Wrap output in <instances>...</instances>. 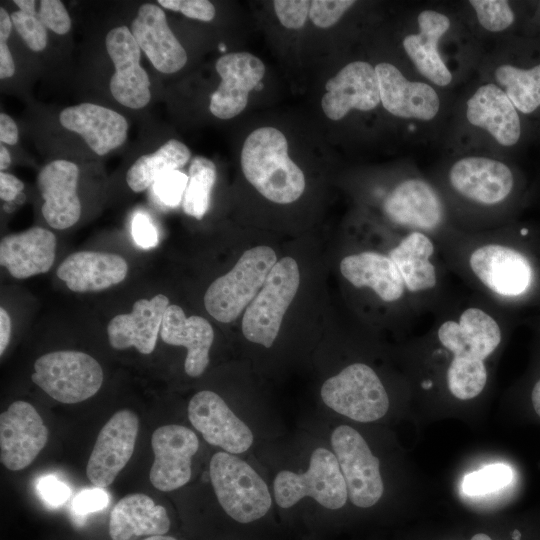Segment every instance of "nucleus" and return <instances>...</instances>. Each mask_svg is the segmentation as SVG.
<instances>
[{
  "mask_svg": "<svg viewBox=\"0 0 540 540\" xmlns=\"http://www.w3.org/2000/svg\"><path fill=\"white\" fill-rule=\"evenodd\" d=\"M241 167L248 182L274 203H292L304 192V173L290 159L287 139L276 128L261 127L248 135Z\"/></svg>",
  "mask_w": 540,
  "mask_h": 540,
  "instance_id": "nucleus-1",
  "label": "nucleus"
},
{
  "mask_svg": "<svg viewBox=\"0 0 540 540\" xmlns=\"http://www.w3.org/2000/svg\"><path fill=\"white\" fill-rule=\"evenodd\" d=\"M460 259L465 275L495 304L517 300L533 285L532 263L513 245L497 241L467 244Z\"/></svg>",
  "mask_w": 540,
  "mask_h": 540,
  "instance_id": "nucleus-2",
  "label": "nucleus"
},
{
  "mask_svg": "<svg viewBox=\"0 0 540 540\" xmlns=\"http://www.w3.org/2000/svg\"><path fill=\"white\" fill-rule=\"evenodd\" d=\"M210 481L223 510L240 523L262 518L272 505L268 486L246 461L225 451L209 464Z\"/></svg>",
  "mask_w": 540,
  "mask_h": 540,
  "instance_id": "nucleus-3",
  "label": "nucleus"
},
{
  "mask_svg": "<svg viewBox=\"0 0 540 540\" xmlns=\"http://www.w3.org/2000/svg\"><path fill=\"white\" fill-rule=\"evenodd\" d=\"M276 262V253L269 246L246 250L228 273L208 287L204 295L207 312L222 323L235 320L258 294Z\"/></svg>",
  "mask_w": 540,
  "mask_h": 540,
  "instance_id": "nucleus-4",
  "label": "nucleus"
},
{
  "mask_svg": "<svg viewBox=\"0 0 540 540\" xmlns=\"http://www.w3.org/2000/svg\"><path fill=\"white\" fill-rule=\"evenodd\" d=\"M300 284L297 262L284 257L276 262L262 288L248 305L242 318V332L250 342L270 348L282 319Z\"/></svg>",
  "mask_w": 540,
  "mask_h": 540,
  "instance_id": "nucleus-5",
  "label": "nucleus"
},
{
  "mask_svg": "<svg viewBox=\"0 0 540 540\" xmlns=\"http://www.w3.org/2000/svg\"><path fill=\"white\" fill-rule=\"evenodd\" d=\"M273 492L281 508H290L303 498L311 497L321 506L336 510L342 508L348 498L337 458L324 447L313 450L305 472L282 470L277 473Z\"/></svg>",
  "mask_w": 540,
  "mask_h": 540,
  "instance_id": "nucleus-6",
  "label": "nucleus"
},
{
  "mask_svg": "<svg viewBox=\"0 0 540 540\" xmlns=\"http://www.w3.org/2000/svg\"><path fill=\"white\" fill-rule=\"evenodd\" d=\"M320 394L329 408L361 423L379 420L390 406L382 381L365 363L350 364L328 378Z\"/></svg>",
  "mask_w": 540,
  "mask_h": 540,
  "instance_id": "nucleus-7",
  "label": "nucleus"
},
{
  "mask_svg": "<svg viewBox=\"0 0 540 540\" xmlns=\"http://www.w3.org/2000/svg\"><path fill=\"white\" fill-rule=\"evenodd\" d=\"M32 381L56 401L79 403L95 395L103 382V371L92 356L73 350L47 353L34 364Z\"/></svg>",
  "mask_w": 540,
  "mask_h": 540,
  "instance_id": "nucleus-8",
  "label": "nucleus"
},
{
  "mask_svg": "<svg viewBox=\"0 0 540 540\" xmlns=\"http://www.w3.org/2000/svg\"><path fill=\"white\" fill-rule=\"evenodd\" d=\"M331 446L350 501L360 508L375 505L383 495L384 485L379 459L363 436L348 425H340L331 434Z\"/></svg>",
  "mask_w": 540,
  "mask_h": 540,
  "instance_id": "nucleus-9",
  "label": "nucleus"
},
{
  "mask_svg": "<svg viewBox=\"0 0 540 540\" xmlns=\"http://www.w3.org/2000/svg\"><path fill=\"white\" fill-rule=\"evenodd\" d=\"M139 431L138 416L128 409L116 412L100 430L86 466L90 482L110 486L126 466Z\"/></svg>",
  "mask_w": 540,
  "mask_h": 540,
  "instance_id": "nucleus-10",
  "label": "nucleus"
},
{
  "mask_svg": "<svg viewBox=\"0 0 540 540\" xmlns=\"http://www.w3.org/2000/svg\"><path fill=\"white\" fill-rule=\"evenodd\" d=\"M188 418L207 443L225 452L241 454L253 444L254 436L248 425L213 391L203 390L191 398Z\"/></svg>",
  "mask_w": 540,
  "mask_h": 540,
  "instance_id": "nucleus-11",
  "label": "nucleus"
},
{
  "mask_svg": "<svg viewBox=\"0 0 540 540\" xmlns=\"http://www.w3.org/2000/svg\"><path fill=\"white\" fill-rule=\"evenodd\" d=\"M48 428L26 401L13 402L0 415V460L11 471L29 466L45 447Z\"/></svg>",
  "mask_w": 540,
  "mask_h": 540,
  "instance_id": "nucleus-12",
  "label": "nucleus"
},
{
  "mask_svg": "<svg viewBox=\"0 0 540 540\" xmlns=\"http://www.w3.org/2000/svg\"><path fill=\"white\" fill-rule=\"evenodd\" d=\"M151 446L154 461L149 479L152 485L169 492L187 484L191 478L192 458L199 448L194 431L178 424L163 425L153 432Z\"/></svg>",
  "mask_w": 540,
  "mask_h": 540,
  "instance_id": "nucleus-13",
  "label": "nucleus"
},
{
  "mask_svg": "<svg viewBox=\"0 0 540 540\" xmlns=\"http://www.w3.org/2000/svg\"><path fill=\"white\" fill-rule=\"evenodd\" d=\"M105 45L115 67L109 84L112 96L128 108H143L151 98L150 80L140 65V47L131 30L126 26L111 29Z\"/></svg>",
  "mask_w": 540,
  "mask_h": 540,
  "instance_id": "nucleus-14",
  "label": "nucleus"
},
{
  "mask_svg": "<svg viewBox=\"0 0 540 540\" xmlns=\"http://www.w3.org/2000/svg\"><path fill=\"white\" fill-rule=\"evenodd\" d=\"M394 261L413 302L432 301L440 288V270L436 244L420 231L408 232L387 252Z\"/></svg>",
  "mask_w": 540,
  "mask_h": 540,
  "instance_id": "nucleus-15",
  "label": "nucleus"
},
{
  "mask_svg": "<svg viewBox=\"0 0 540 540\" xmlns=\"http://www.w3.org/2000/svg\"><path fill=\"white\" fill-rule=\"evenodd\" d=\"M215 68L221 82L211 94L209 109L219 119H231L245 109L249 92L265 74V65L251 53L234 52L221 56Z\"/></svg>",
  "mask_w": 540,
  "mask_h": 540,
  "instance_id": "nucleus-16",
  "label": "nucleus"
},
{
  "mask_svg": "<svg viewBox=\"0 0 540 540\" xmlns=\"http://www.w3.org/2000/svg\"><path fill=\"white\" fill-rule=\"evenodd\" d=\"M321 106L325 115L340 120L352 110L369 111L380 102L379 81L375 67L365 61L344 66L325 84Z\"/></svg>",
  "mask_w": 540,
  "mask_h": 540,
  "instance_id": "nucleus-17",
  "label": "nucleus"
},
{
  "mask_svg": "<svg viewBox=\"0 0 540 540\" xmlns=\"http://www.w3.org/2000/svg\"><path fill=\"white\" fill-rule=\"evenodd\" d=\"M383 212L395 225L431 234L443 221V205L435 189L422 179L400 182L384 199Z\"/></svg>",
  "mask_w": 540,
  "mask_h": 540,
  "instance_id": "nucleus-18",
  "label": "nucleus"
},
{
  "mask_svg": "<svg viewBox=\"0 0 540 540\" xmlns=\"http://www.w3.org/2000/svg\"><path fill=\"white\" fill-rule=\"evenodd\" d=\"M449 182L464 198L492 206L510 195L514 178L509 167L500 161L486 157H465L451 167Z\"/></svg>",
  "mask_w": 540,
  "mask_h": 540,
  "instance_id": "nucleus-19",
  "label": "nucleus"
},
{
  "mask_svg": "<svg viewBox=\"0 0 540 540\" xmlns=\"http://www.w3.org/2000/svg\"><path fill=\"white\" fill-rule=\"evenodd\" d=\"M78 178V166L62 159L48 163L38 174L37 184L44 200L41 211L46 222L54 229H67L80 218Z\"/></svg>",
  "mask_w": 540,
  "mask_h": 540,
  "instance_id": "nucleus-20",
  "label": "nucleus"
},
{
  "mask_svg": "<svg viewBox=\"0 0 540 540\" xmlns=\"http://www.w3.org/2000/svg\"><path fill=\"white\" fill-rule=\"evenodd\" d=\"M131 33L154 68L165 74L181 70L187 53L169 28L164 11L155 4H143L131 23Z\"/></svg>",
  "mask_w": 540,
  "mask_h": 540,
  "instance_id": "nucleus-21",
  "label": "nucleus"
},
{
  "mask_svg": "<svg viewBox=\"0 0 540 540\" xmlns=\"http://www.w3.org/2000/svg\"><path fill=\"white\" fill-rule=\"evenodd\" d=\"M379 81L380 100L392 115L401 118L431 120L439 111L440 101L435 90L423 82H411L390 63L375 66Z\"/></svg>",
  "mask_w": 540,
  "mask_h": 540,
  "instance_id": "nucleus-22",
  "label": "nucleus"
},
{
  "mask_svg": "<svg viewBox=\"0 0 540 540\" xmlns=\"http://www.w3.org/2000/svg\"><path fill=\"white\" fill-rule=\"evenodd\" d=\"M60 124L79 134L89 148L103 156L121 146L128 132V123L118 112L93 103H81L63 109Z\"/></svg>",
  "mask_w": 540,
  "mask_h": 540,
  "instance_id": "nucleus-23",
  "label": "nucleus"
},
{
  "mask_svg": "<svg viewBox=\"0 0 540 540\" xmlns=\"http://www.w3.org/2000/svg\"><path fill=\"white\" fill-rule=\"evenodd\" d=\"M169 299L157 294L151 299H139L128 314L111 319L107 326L109 343L117 350L135 347L142 354L155 349Z\"/></svg>",
  "mask_w": 540,
  "mask_h": 540,
  "instance_id": "nucleus-24",
  "label": "nucleus"
},
{
  "mask_svg": "<svg viewBox=\"0 0 540 540\" xmlns=\"http://www.w3.org/2000/svg\"><path fill=\"white\" fill-rule=\"evenodd\" d=\"M340 271L355 288L370 289L385 303L409 296L399 269L387 253L362 251L347 255L340 261Z\"/></svg>",
  "mask_w": 540,
  "mask_h": 540,
  "instance_id": "nucleus-25",
  "label": "nucleus"
},
{
  "mask_svg": "<svg viewBox=\"0 0 540 540\" xmlns=\"http://www.w3.org/2000/svg\"><path fill=\"white\" fill-rule=\"evenodd\" d=\"M56 237L48 229L32 227L1 239L0 263L10 275L25 279L46 273L55 259Z\"/></svg>",
  "mask_w": 540,
  "mask_h": 540,
  "instance_id": "nucleus-26",
  "label": "nucleus"
},
{
  "mask_svg": "<svg viewBox=\"0 0 540 540\" xmlns=\"http://www.w3.org/2000/svg\"><path fill=\"white\" fill-rule=\"evenodd\" d=\"M160 335L165 343L186 348L184 368L188 376L199 377L204 373L214 339L213 328L206 319L196 315L186 317L181 307L169 305L163 316Z\"/></svg>",
  "mask_w": 540,
  "mask_h": 540,
  "instance_id": "nucleus-27",
  "label": "nucleus"
},
{
  "mask_svg": "<svg viewBox=\"0 0 540 540\" xmlns=\"http://www.w3.org/2000/svg\"><path fill=\"white\" fill-rule=\"evenodd\" d=\"M128 265L117 254L79 251L69 255L58 267L57 276L74 292H96L122 282Z\"/></svg>",
  "mask_w": 540,
  "mask_h": 540,
  "instance_id": "nucleus-28",
  "label": "nucleus"
},
{
  "mask_svg": "<svg viewBox=\"0 0 540 540\" xmlns=\"http://www.w3.org/2000/svg\"><path fill=\"white\" fill-rule=\"evenodd\" d=\"M468 121L485 129L503 146H512L521 134L520 119L516 108L505 91L495 84H486L467 101Z\"/></svg>",
  "mask_w": 540,
  "mask_h": 540,
  "instance_id": "nucleus-29",
  "label": "nucleus"
},
{
  "mask_svg": "<svg viewBox=\"0 0 540 540\" xmlns=\"http://www.w3.org/2000/svg\"><path fill=\"white\" fill-rule=\"evenodd\" d=\"M419 33L404 38L403 47L418 71L439 86H446L452 74L441 59L438 43L450 27V20L434 10H424L418 15Z\"/></svg>",
  "mask_w": 540,
  "mask_h": 540,
  "instance_id": "nucleus-30",
  "label": "nucleus"
},
{
  "mask_svg": "<svg viewBox=\"0 0 540 540\" xmlns=\"http://www.w3.org/2000/svg\"><path fill=\"white\" fill-rule=\"evenodd\" d=\"M170 528L166 509L143 493L128 494L110 513L109 535L112 540H135L140 536L164 535Z\"/></svg>",
  "mask_w": 540,
  "mask_h": 540,
  "instance_id": "nucleus-31",
  "label": "nucleus"
},
{
  "mask_svg": "<svg viewBox=\"0 0 540 540\" xmlns=\"http://www.w3.org/2000/svg\"><path fill=\"white\" fill-rule=\"evenodd\" d=\"M190 156L184 143L170 139L155 152L139 157L127 171L126 182L132 191L142 192L162 176L183 167Z\"/></svg>",
  "mask_w": 540,
  "mask_h": 540,
  "instance_id": "nucleus-32",
  "label": "nucleus"
},
{
  "mask_svg": "<svg viewBox=\"0 0 540 540\" xmlns=\"http://www.w3.org/2000/svg\"><path fill=\"white\" fill-rule=\"evenodd\" d=\"M499 84L514 107L529 114L540 106V64L530 69L501 65L495 71Z\"/></svg>",
  "mask_w": 540,
  "mask_h": 540,
  "instance_id": "nucleus-33",
  "label": "nucleus"
},
{
  "mask_svg": "<svg viewBox=\"0 0 540 540\" xmlns=\"http://www.w3.org/2000/svg\"><path fill=\"white\" fill-rule=\"evenodd\" d=\"M215 180V164L206 157H194L189 167L188 183L182 203L187 215L198 220L203 218L210 206L211 190Z\"/></svg>",
  "mask_w": 540,
  "mask_h": 540,
  "instance_id": "nucleus-34",
  "label": "nucleus"
},
{
  "mask_svg": "<svg viewBox=\"0 0 540 540\" xmlns=\"http://www.w3.org/2000/svg\"><path fill=\"white\" fill-rule=\"evenodd\" d=\"M515 479L510 465L496 463L467 474L462 482V491L467 496H481L509 486Z\"/></svg>",
  "mask_w": 540,
  "mask_h": 540,
  "instance_id": "nucleus-35",
  "label": "nucleus"
},
{
  "mask_svg": "<svg viewBox=\"0 0 540 540\" xmlns=\"http://www.w3.org/2000/svg\"><path fill=\"white\" fill-rule=\"evenodd\" d=\"M479 23L492 32L508 28L514 21V14L505 0H471Z\"/></svg>",
  "mask_w": 540,
  "mask_h": 540,
  "instance_id": "nucleus-36",
  "label": "nucleus"
},
{
  "mask_svg": "<svg viewBox=\"0 0 540 540\" xmlns=\"http://www.w3.org/2000/svg\"><path fill=\"white\" fill-rule=\"evenodd\" d=\"M11 20L14 28L30 50L40 52L46 48V26L40 20L38 13L33 15L21 10L15 11L11 14Z\"/></svg>",
  "mask_w": 540,
  "mask_h": 540,
  "instance_id": "nucleus-37",
  "label": "nucleus"
},
{
  "mask_svg": "<svg viewBox=\"0 0 540 540\" xmlns=\"http://www.w3.org/2000/svg\"><path fill=\"white\" fill-rule=\"evenodd\" d=\"M355 4L351 0H313L309 17L319 28H329L339 21L344 13Z\"/></svg>",
  "mask_w": 540,
  "mask_h": 540,
  "instance_id": "nucleus-38",
  "label": "nucleus"
},
{
  "mask_svg": "<svg viewBox=\"0 0 540 540\" xmlns=\"http://www.w3.org/2000/svg\"><path fill=\"white\" fill-rule=\"evenodd\" d=\"M187 183L188 176L179 170H175L162 176L153 185V190L164 205L176 207L183 199Z\"/></svg>",
  "mask_w": 540,
  "mask_h": 540,
  "instance_id": "nucleus-39",
  "label": "nucleus"
},
{
  "mask_svg": "<svg viewBox=\"0 0 540 540\" xmlns=\"http://www.w3.org/2000/svg\"><path fill=\"white\" fill-rule=\"evenodd\" d=\"M275 13L280 23L288 29L303 27L309 15L311 1L307 0H275Z\"/></svg>",
  "mask_w": 540,
  "mask_h": 540,
  "instance_id": "nucleus-40",
  "label": "nucleus"
},
{
  "mask_svg": "<svg viewBox=\"0 0 540 540\" xmlns=\"http://www.w3.org/2000/svg\"><path fill=\"white\" fill-rule=\"evenodd\" d=\"M38 16L46 28L56 34H66L71 28L70 16L59 0H42Z\"/></svg>",
  "mask_w": 540,
  "mask_h": 540,
  "instance_id": "nucleus-41",
  "label": "nucleus"
},
{
  "mask_svg": "<svg viewBox=\"0 0 540 540\" xmlns=\"http://www.w3.org/2000/svg\"><path fill=\"white\" fill-rule=\"evenodd\" d=\"M166 9L182 13L188 18L208 22L215 17V7L208 0H159Z\"/></svg>",
  "mask_w": 540,
  "mask_h": 540,
  "instance_id": "nucleus-42",
  "label": "nucleus"
},
{
  "mask_svg": "<svg viewBox=\"0 0 540 540\" xmlns=\"http://www.w3.org/2000/svg\"><path fill=\"white\" fill-rule=\"evenodd\" d=\"M40 498L51 507L63 505L70 497L69 487L53 475L41 477L36 484Z\"/></svg>",
  "mask_w": 540,
  "mask_h": 540,
  "instance_id": "nucleus-43",
  "label": "nucleus"
},
{
  "mask_svg": "<svg viewBox=\"0 0 540 540\" xmlns=\"http://www.w3.org/2000/svg\"><path fill=\"white\" fill-rule=\"evenodd\" d=\"M109 502V495L104 488L95 487L82 490L74 498L73 511L78 515H86L104 509Z\"/></svg>",
  "mask_w": 540,
  "mask_h": 540,
  "instance_id": "nucleus-44",
  "label": "nucleus"
},
{
  "mask_svg": "<svg viewBox=\"0 0 540 540\" xmlns=\"http://www.w3.org/2000/svg\"><path fill=\"white\" fill-rule=\"evenodd\" d=\"M131 234L134 242L143 249H150L158 243L157 230L144 213H136L131 223Z\"/></svg>",
  "mask_w": 540,
  "mask_h": 540,
  "instance_id": "nucleus-45",
  "label": "nucleus"
},
{
  "mask_svg": "<svg viewBox=\"0 0 540 540\" xmlns=\"http://www.w3.org/2000/svg\"><path fill=\"white\" fill-rule=\"evenodd\" d=\"M23 188V182L14 175L5 172L0 173V197L2 200H14Z\"/></svg>",
  "mask_w": 540,
  "mask_h": 540,
  "instance_id": "nucleus-46",
  "label": "nucleus"
},
{
  "mask_svg": "<svg viewBox=\"0 0 540 540\" xmlns=\"http://www.w3.org/2000/svg\"><path fill=\"white\" fill-rule=\"evenodd\" d=\"M9 35L0 34V78L12 77L15 73V64L11 51L7 45Z\"/></svg>",
  "mask_w": 540,
  "mask_h": 540,
  "instance_id": "nucleus-47",
  "label": "nucleus"
},
{
  "mask_svg": "<svg viewBox=\"0 0 540 540\" xmlns=\"http://www.w3.org/2000/svg\"><path fill=\"white\" fill-rule=\"evenodd\" d=\"M0 140L8 145H15L18 141L17 125L6 113L0 114Z\"/></svg>",
  "mask_w": 540,
  "mask_h": 540,
  "instance_id": "nucleus-48",
  "label": "nucleus"
},
{
  "mask_svg": "<svg viewBox=\"0 0 540 540\" xmlns=\"http://www.w3.org/2000/svg\"><path fill=\"white\" fill-rule=\"evenodd\" d=\"M11 336V320L8 312L0 308V354L7 348Z\"/></svg>",
  "mask_w": 540,
  "mask_h": 540,
  "instance_id": "nucleus-49",
  "label": "nucleus"
},
{
  "mask_svg": "<svg viewBox=\"0 0 540 540\" xmlns=\"http://www.w3.org/2000/svg\"><path fill=\"white\" fill-rule=\"evenodd\" d=\"M528 402L531 411L540 420V375L534 379L530 386Z\"/></svg>",
  "mask_w": 540,
  "mask_h": 540,
  "instance_id": "nucleus-50",
  "label": "nucleus"
},
{
  "mask_svg": "<svg viewBox=\"0 0 540 540\" xmlns=\"http://www.w3.org/2000/svg\"><path fill=\"white\" fill-rule=\"evenodd\" d=\"M21 11L28 14H37L35 10V1L33 0H14L13 1Z\"/></svg>",
  "mask_w": 540,
  "mask_h": 540,
  "instance_id": "nucleus-51",
  "label": "nucleus"
},
{
  "mask_svg": "<svg viewBox=\"0 0 540 540\" xmlns=\"http://www.w3.org/2000/svg\"><path fill=\"white\" fill-rule=\"evenodd\" d=\"M11 164V155L7 148L3 145H0V169L3 172Z\"/></svg>",
  "mask_w": 540,
  "mask_h": 540,
  "instance_id": "nucleus-52",
  "label": "nucleus"
},
{
  "mask_svg": "<svg viewBox=\"0 0 540 540\" xmlns=\"http://www.w3.org/2000/svg\"><path fill=\"white\" fill-rule=\"evenodd\" d=\"M144 540H177V539L171 536L156 535V536H149L145 538Z\"/></svg>",
  "mask_w": 540,
  "mask_h": 540,
  "instance_id": "nucleus-53",
  "label": "nucleus"
},
{
  "mask_svg": "<svg viewBox=\"0 0 540 540\" xmlns=\"http://www.w3.org/2000/svg\"><path fill=\"white\" fill-rule=\"evenodd\" d=\"M471 540H492V539L490 538V536H488L485 533H477L471 538Z\"/></svg>",
  "mask_w": 540,
  "mask_h": 540,
  "instance_id": "nucleus-54",
  "label": "nucleus"
}]
</instances>
